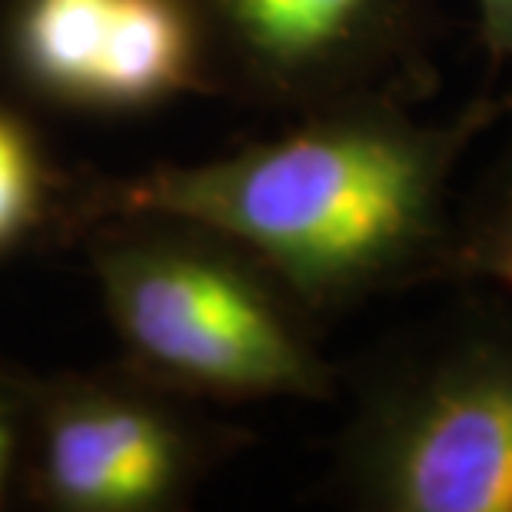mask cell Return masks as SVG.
Masks as SVG:
<instances>
[{"mask_svg": "<svg viewBox=\"0 0 512 512\" xmlns=\"http://www.w3.org/2000/svg\"><path fill=\"white\" fill-rule=\"evenodd\" d=\"M70 183L60 177L37 130L0 104V260L50 227H64Z\"/></svg>", "mask_w": 512, "mask_h": 512, "instance_id": "cell-8", "label": "cell"}, {"mask_svg": "<svg viewBox=\"0 0 512 512\" xmlns=\"http://www.w3.org/2000/svg\"><path fill=\"white\" fill-rule=\"evenodd\" d=\"M37 376L0 360V509L20 493Z\"/></svg>", "mask_w": 512, "mask_h": 512, "instance_id": "cell-9", "label": "cell"}, {"mask_svg": "<svg viewBox=\"0 0 512 512\" xmlns=\"http://www.w3.org/2000/svg\"><path fill=\"white\" fill-rule=\"evenodd\" d=\"M4 57L30 94L80 114L220 94L197 0H7Z\"/></svg>", "mask_w": 512, "mask_h": 512, "instance_id": "cell-6", "label": "cell"}, {"mask_svg": "<svg viewBox=\"0 0 512 512\" xmlns=\"http://www.w3.org/2000/svg\"><path fill=\"white\" fill-rule=\"evenodd\" d=\"M509 107L512 87L439 120L396 100L310 110L220 157L84 183L64 230L137 213L187 220L256 256L320 320L350 313L446 286L459 177Z\"/></svg>", "mask_w": 512, "mask_h": 512, "instance_id": "cell-1", "label": "cell"}, {"mask_svg": "<svg viewBox=\"0 0 512 512\" xmlns=\"http://www.w3.org/2000/svg\"><path fill=\"white\" fill-rule=\"evenodd\" d=\"M476 44L486 54L489 77L512 67V0H473Z\"/></svg>", "mask_w": 512, "mask_h": 512, "instance_id": "cell-10", "label": "cell"}, {"mask_svg": "<svg viewBox=\"0 0 512 512\" xmlns=\"http://www.w3.org/2000/svg\"><path fill=\"white\" fill-rule=\"evenodd\" d=\"M87 260L127 363L217 403H330L340 370L313 316L217 230L173 217L90 223Z\"/></svg>", "mask_w": 512, "mask_h": 512, "instance_id": "cell-3", "label": "cell"}, {"mask_svg": "<svg viewBox=\"0 0 512 512\" xmlns=\"http://www.w3.org/2000/svg\"><path fill=\"white\" fill-rule=\"evenodd\" d=\"M220 94L310 110L396 100L439 87L436 0H197Z\"/></svg>", "mask_w": 512, "mask_h": 512, "instance_id": "cell-5", "label": "cell"}, {"mask_svg": "<svg viewBox=\"0 0 512 512\" xmlns=\"http://www.w3.org/2000/svg\"><path fill=\"white\" fill-rule=\"evenodd\" d=\"M240 446L133 363L37 376L20 493L47 512H177Z\"/></svg>", "mask_w": 512, "mask_h": 512, "instance_id": "cell-4", "label": "cell"}, {"mask_svg": "<svg viewBox=\"0 0 512 512\" xmlns=\"http://www.w3.org/2000/svg\"><path fill=\"white\" fill-rule=\"evenodd\" d=\"M489 140V157L459 190L446 286H486L512 296V107Z\"/></svg>", "mask_w": 512, "mask_h": 512, "instance_id": "cell-7", "label": "cell"}, {"mask_svg": "<svg viewBox=\"0 0 512 512\" xmlns=\"http://www.w3.org/2000/svg\"><path fill=\"white\" fill-rule=\"evenodd\" d=\"M456 300L360 363L326 493L363 512H512V296Z\"/></svg>", "mask_w": 512, "mask_h": 512, "instance_id": "cell-2", "label": "cell"}]
</instances>
